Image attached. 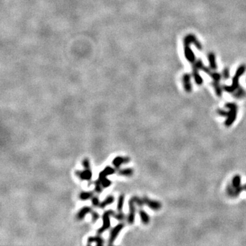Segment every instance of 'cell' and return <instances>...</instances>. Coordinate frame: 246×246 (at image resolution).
<instances>
[{"label":"cell","mask_w":246,"mask_h":246,"mask_svg":"<svg viewBox=\"0 0 246 246\" xmlns=\"http://www.w3.org/2000/svg\"><path fill=\"white\" fill-rule=\"evenodd\" d=\"M226 107L229 109V111H228V115L226 121H225V125L227 127H229L235 121L236 116H237L238 108L236 105L234 103H227Z\"/></svg>","instance_id":"1"},{"label":"cell","mask_w":246,"mask_h":246,"mask_svg":"<svg viewBox=\"0 0 246 246\" xmlns=\"http://www.w3.org/2000/svg\"><path fill=\"white\" fill-rule=\"evenodd\" d=\"M114 211L112 210L106 211L103 215V225L98 230V234H101L110 228L111 222H110V216L114 215Z\"/></svg>","instance_id":"2"},{"label":"cell","mask_w":246,"mask_h":246,"mask_svg":"<svg viewBox=\"0 0 246 246\" xmlns=\"http://www.w3.org/2000/svg\"><path fill=\"white\" fill-rule=\"evenodd\" d=\"M124 226H125V225H124L123 223H119V224H117L115 227H114V228H112L111 231H110V236H109V245H112V244L114 243L116 238L118 237V234L121 232V230L123 229Z\"/></svg>","instance_id":"3"},{"label":"cell","mask_w":246,"mask_h":246,"mask_svg":"<svg viewBox=\"0 0 246 246\" xmlns=\"http://www.w3.org/2000/svg\"><path fill=\"white\" fill-rule=\"evenodd\" d=\"M135 202L133 197H132L129 201V215L127 217V222L129 224H133L135 222Z\"/></svg>","instance_id":"4"},{"label":"cell","mask_w":246,"mask_h":246,"mask_svg":"<svg viewBox=\"0 0 246 246\" xmlns=\"http://www.w3.org/2000/svg\"><path fill=\"white\" fill-rule=\"evenodd\" d=\"M142 199L143 200H144V205L148 206V207L151 209V210L159 211L161 209L162 205L159 201H157V200H151L150 199V198H148V197H146V196H145V197L143 198Z\"/></svg>","instance_id":"5"},{"label":"cell","mask_w":246,"mask_h":246,"mask_svg":"<svg viewBox=\"0 0 246 246\" xmlns=\"http://www.w3.org/2000/svg\"><path fill=\"white\" fill-rule=\"evenodd\" d=\"M75 174L82 181H90L92 176L91 169H85L83 171H77Z\"/></svg>","instance_id":"6"},{"label":"cell","mask_w":246,"mask_h":246,"mask_svg":"<svg viewBox=\"0 0 246 246\" xmlns=\"http://www.w3.org/2000/svg\"><path fill=\"white\" fill-rule=\"evenodd\" d=\"M130 161V158L125 157H116L114 158L112 161V164L114 167L116 169H119V167L123 165V163H127Z\"/></svg>","instance_id":"7"},{"label":"cell","mask_w":246,"mask_h":246,"mask_svg":"<svg viewBox=\"0 0 246 246\" xmlns=\"http://www.w3.org/2000/svg\"><path fill=\"white\" fill-rule=\"evenodd\" d=\"M92 211V209H91V207H83V208H81V209L79 211V212L77 213V215H76V217H77L78 220H81L84 218L85 215L88 214V213H90Z\"/></svg>","instance_id":"8"},{"label":"cell","mask_w":246,"mask_h":246,"mask_svg":"<svg viewBox=\"0 0 246 246\" xmlns=\"http://www.w3.org/2000/svg\"><path fill=\"white\" fill-rule=\"evenodd\" d=\"M107 176L106 174H105L103 172H101L100 174L99 175V180L101 183V185L103 187V188L108 187H110L112 184L111 181L109 180V179L107 178Z\"/></svg>","instance_id":"9"},{"label":"cell","mask_w":246,"mask_h":246,"mask_svg":"<svg viewBox=\"0 0 246 246\" xmlns=\"http://www.w3.org/2000/svg\"><path fill=\"white\" fill-rule=\"evenodd\" d=\"M104 239H103L101 236H90L88 239V243L91 244L92 243H95L98 245H102L104 243Z\"/></svg>","instance_id":"10"},{"label":"cell","mask_w":246,"mask_h":246,"mask_svg":"<svg viewBox=\"0 0 246 246\" xmlns=\"http://www.w3.org/2000/svg\"><path fill=\"white\" fill-rule=\"evenodd\" d=\"M139 215H140L141 222H142L143 224L145 225H147L149 224L150 218V216L148 215V214L146 212V211L143 210V209H140V210H139Z\"/></svg>","instance_id":"11"},{"label":"cell","mask_w":246,"mask_h":246,"mask_svg":"<svg viewBox=\"0 0 246 246\" xmlns=\"http://www.w3.org/2000/svg\"><path fill=\"white\" fill-rule=\"evenodd\" d=\"M114 202V197L113 196H107L105 198V199L104 200H103L102 202H101L100 205H99V207L101 208V209H104L105 207H107V206L112 205V203H113Z\"/></svg>","instance_id":"12"},{"label":"cell","mask_w":246,"mask_h":246,"mask_svg":"<svg viewBox=\"0 0 246 246\" xmlns=\"http://www.w3.org/2000/svg\"><path fill=\"white\" fill-rule=\"evenodd\" d=\"M118 174L122 176H131L133 174V170L132 168L118 169Z\"/></svg>","instance_id":"13"},{"label":"cell","mask_w":246,"mask_h":246,"mask_svg":"<svg viewBox=\"0 0 246 246\" xmlns=\"http://www.w3.org/2000/svg\"><path fill=\"white\" fill-rule=\"evenodd\" d=\"M232 185L234 189L241 187V176L239 174H236L232 180Z\"/></svg>","instance_id":"14"},{"label":"cell","mask_w":246,"mask_h":246,"mask_svg":"<svg viewBox=\"0 0 246 246\" xmlns=\"http://www.w3.org/2000/svg\"><path fill=\"white\" fill-rule=\"evenodd\" d=\"M94 196V193L92 192H82L80 193L79 198L81 200H87L90 199Z\"/></svg>","instance_id":"15"},{"label":"cell","mask_w":246,"mask_h":246,"mask_svg":"<svg viewBox=\"0 0 246 246\" xmlns=\"http://www.w3.org/2000/svg\"><path fill=\"white\" fill-rule=\"evenodd\" d=\"M124 200H125V196L124 195H121L118 198V204H117V210L118 212H123V207L124 205Z\"/></svg>","instance_id":"16"},{"label":"cell","mask_w":246,"mask_h":246,"mask_svg":"<svg viewBox=\"0 0 246 246\" xmlns=\"http://www.w3.org/2000/svg\"><path fill=\"white\" fill-rule=\"evenodd\" d=\"M226 193L229 197L234 198V188L232 187V184L228 185L226 188Z\"/></svg>","instance_id":"17"},{"label":"cell","mask_w":246,"mask_h":246,"mask_svg":"<svg viewBox=\"0 0 246 246\" xmlns=\"http://www.w3.org/2000/svg\"><path fill=\"white\" fill-rule=\"evenodd\" d=\"M103 188V187L102 186L101 183L100 182V181H99V179L95 181V192H96V193L98 194L101 193Z\"/></svg>","instance_id":"18"},{"label":"cell","mask_w":246,"mask_h":246,"mask_svg":"<svg viewBox=\"0 0 246 246\" xmlns=\"http://www.w3.org/2000/svg\"><path fill=\"white\" fill-rule=\"evenodd\" d=\"M112 217H115L116 220L118 221H123L125 219V215L123 212H118V213H114Z\"/></svg>","instance_id":"19"},{"label":"cell","mask_w":246,"mask_h":246,"mask_svg":"<svg viewBox=\"0 0 246 246\" xmlns=\"http://www.w3.org/2000/svg\"><path fill=\"white\" fill-rule=\"evenodd\" d=\"M91 199H92V204L94 207H99V205H100L101 203L97 196H94Z\"/></svg>","instance_id":"20"},{"label":"cell","mask_w":246,"mask_h":246,"mask_svg":"<svg viewBox=\"0 0 246 246\" xmlns=\"http://www.w3.org/2000/svg\"><path fill=\"white\" fill-rule=\"evenodd\" d=\"M82 164H83V166L84 167V169H90V163L89 159H87V158H85V159L83 160Z\"/></svg>","instance_id":"21"},{"label":"cell","mask_w":246,"mask_h":246,"mask_svg":"<svg viewBox=\"0 0 246 246\" xmlns=\"http://www.w3.org/2000/svg\"><path fill=\"white\" fill-rule=\"evenodd\" d=\"M91 214H92V222H96L97 220H98V219L99 218V213L96 212V211H92V212H91Z\"/></svg>","instance_id":"22"},{"label":"cell","mask_w":246,"mask_h":246,"mask_svg":"<svg viewBox=\"0 0 246 246\" xmlns=\"http://www.w3.org/2000/svg\"><path fill=\"white\" fill-rule=\"evenodd\" d=\"M217 113H218L219 115L224 116V117H228V112L224 111V110H218V111H217Z\"/></svg>","instance_id":"23"},{"label":"cell","mask_w":246,"mask_h":246,"mask_svg":"<svg viewBox=\"0 0 246 246\" xmlns=\"http://www.w3.org/2000/svg\"><path fill=\"white\" fill-rule=\"evenodd\" d=\"M243 188H244V190H245L246 191V184H245L243 185Z\"/></svg>","instance_id":"24"}]
</instances>
